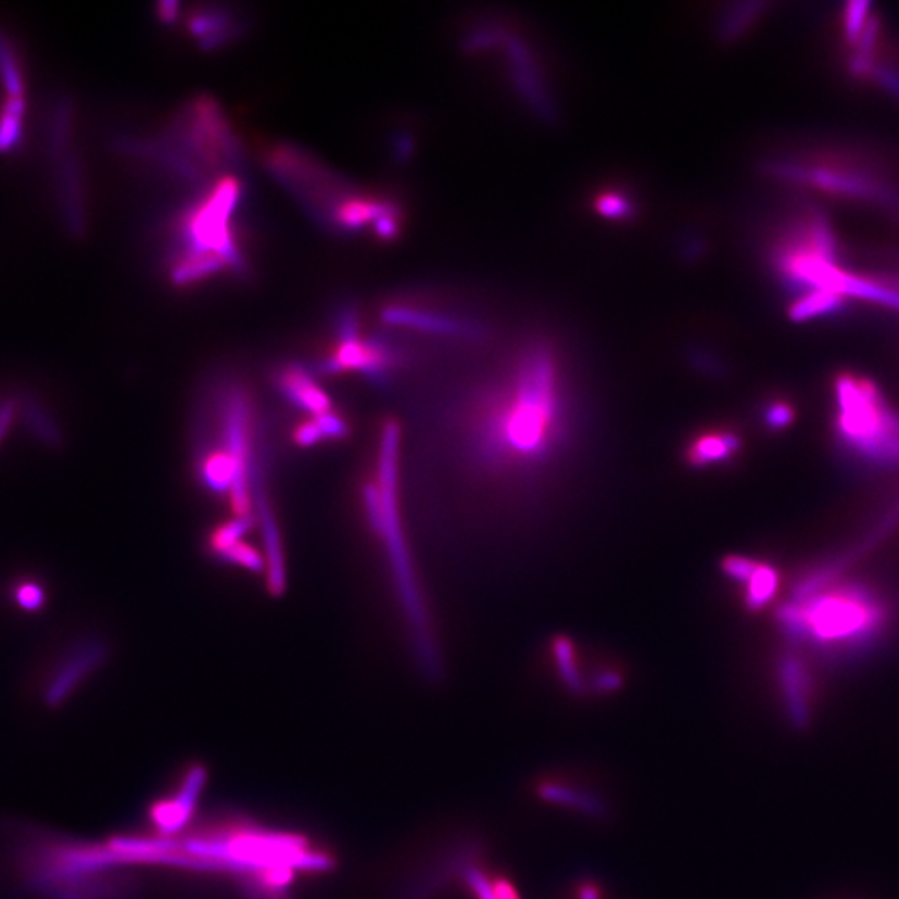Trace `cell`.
Here are the masks:
<instances>
[{"label": "cell", "instance_id": "24", "mask_svg": "<svg viewBox=\"0 0 899 899\" xmlns=\"http://www.w3.org/2000/svg\"><path fill=\"white\" fill-rule=\"evenodd\" d=\"M778 623L782 626L783 633L792 642H808L807 617H805V610L801 605L796 604V602H788V604L782 605V608L778 610Z\"/></svg>", "mask_w": 899, "mask_h": 899}, {"label": "cell", "instance_id": "14", "mask_svg": "<svg viewBox=\"0 0 899 899\" xmlns=\"http://www.w3.org/2000/svg\"><path fill=\"white\" fill-rule=\"evenodd\" d=\"M275 385L289 404L305 414L318 417L332 410L330 396L317 385L314 373L304 365L296 362L283 365L275 373Z\"/></svg>", "mask_w": 899, "mask_h": 899}, {"label": "cell", "instance_id": "29", "mask_svg": "<svg viewBox=\"0 0 899 899\" xmlns=\"http://www.w3.org/2000/svg\"><path fill=\"white\" fill-rule=\"evenodd\" d=\"M14 598L24 610L34 611L42 607L46 593L37 583L24 582L15 586Z\"/></svg>", "mask_w": 899, "mask_h": 899}, {"label": "cell", "instance_id": "9", "mask_svg": "<svg viewBox=\"0 0 899 899\" xmlns=\"http://www.w3.org/2000/svg\"><path fill=\"white\" fill-rule=\"evenodd\" d=\"M768 170L780 179L795 183H808L824 192L849 199L878 202L899 218V189L868 174L863 168L849 165H803L796 162H776Z\"/></svg>", "mask_w": 899, "mask_h": 899}, {"label": "cell", "instance_id": "33", "mask_svg": "<svg viewBox=\"0 0 899 899\" xmlns=\"http://www.w3.org/2000/svg\"><path fill=\"white\" fill-rule=\"evenodd\" d=\"M180 9L182 5L179 2H161L155 8V15H157L159 21H161L162 25H167V27H172V25L179 24L180 17Z\"/></svg>", "mask_w": 899, "mask_h": 899}, {"label": "cell", "instance_id": "8", "mask_svg": "<svg viewBox=\"0 0 899 899\" xmlns=\"http://www.w3.org/2000/svg\"><path fill=\"white\" fill-rule=\"evenodd\" d=\"M335 345L317 362L321 375L357 371L371 385L387 387L390 375L402 362L400 350L382 335L362 337V318L354 302H342L332 314Z\"/></svg>", "mask_w": 899, "mask_h": 899}, {"label": "cell", "instance_id": "16", "mask_svg": "<svg viewBox=\"0 0 899 899\" xmlns=\"http://www.w3.org/2000/svg\"><path fill=\"white\" fill-rule=\"evenodd\" d=\"M742 450V440L732 432L708 433L699 436L686 450V461L692 467L704 468L723 464Z\"/></svg>", "mask_w": 899, "mask_h": 899}, {"label": "cell", "instance_id": "20", "mask_svg": "<svg viewBox=\"0 0 899 899\" xmlns=\"http://www.w3.org/2000/svg\"><path fill=\"white\" fill-rule=\"evenodd\" d=\"M552 651H554L557 671L565 688L574 693V695L585 692V682H583L582 674H580L577 657H574L573 643L570 642V638L557 636L552 643Z\"/></svg>", "mask_w": 899, "mask_h": 899}, {"label": "cell", "instance_id": "25", "mask_svg": "<svg viewBox=\"0 0 899 899\" xmlns=\"http://www.w3.org/2000/svg\"><path fill=\"white\" fill-rule=\"evenodd\" d=\"M873 8L868 0H854L845 5V14H843V30H845V39L851 46H857L866 27L868 14Z\"/></svg>", "mask_w": 899, "mask_h": 899}, {"label": "cell", "instance_id": "34", "mask_svg": "<svg viewBox=\"0 0 899 899\" xmlns=\"http://www.w3.org/2000/svg\"><path fill=\"white\" fill-rule=\"evenodd\" d=\"M763 8V4H746L745 12H736L735 18H733L732 24L729 27H724L726 30V36L735 37L739 30L743 29V25L745 22L751 21V18L757 15V9Z\"/></svg>", "mask_w": 899, "mask_h": 899}, {"label": "cell", "instance_id": "11", "mask_svg": "<svg viewBox=\"0 0 899 899\" xmlns=\"http://www.w3.org/2000/svg\"><path fill=\"white\" fill-rule=\"evenodd\" d=\"M186 27L202 52H215L242 39L250 27L249 17L230 5H197L187 14Z\"/></svg>", "mask_w": 899, "mask_h": 899}, {"label": "cell", "instance_id": "17", "mask_svg": "<svg viewBox=\"0 0 899 899\" xmlns=\"http://www.w3.org/2000/svg\"><path fill=\"white\" fill-rule=\"evenodd\" d=\"M838 293L843 296L870 300V302L899 311V290L883 286L878 280L863 279L860 275L849 274V271H843Z\"/></svg>", "mask_w": 899, "mask_h": 899}, {"label": "cell", "instance_id": "4", "mask_svg": "<svg viewBox=\"0 0 899 899\" xmlns=\"http://www.w3.org/2000/svg\"><path fill=\"white\" fill-rule=\"evenodd\" d=\"M398 452L400 427L395 420L383 423L379 448V485L383 502L382 536L385 542L387 557L392 567L396 595L410 626L411 643L417 655L418 664L430 679L440 673V655L435 640L430 632L429 618L425 610L423 598L418 588L417 577L411 567L410 554L405 542L398 508Z\"/></svg>", "mask_w": 899, "mask_h": 899}, {"label": "cell", "instance_id": "13", "mask_svg": "<svg viewBox=\"0 0 899 899\" xmlns=\"http://www.w3.org/2000/svg\"><path fill=\"white\" fill-rule=\"evenodd\" d=\"M109 657V646L102 640L92 638L74 646L71 654L61 661L52 674L49 685L43 689L46 704L50 707L62 704L84 679L104 663Z\"/></svg>", "mask_w": 899, "mask_h": 899}, {"label": "cell", "instance_id": "3", "mask_svg": "<svg viewBox=\"0 0 899 899\" xmlns=\"http://www.w3.org/2000/svg\"><path fill=\"white\" fill-rule=\"evenodd\" d=\"M477 450L490 465H539L565 439V414L554 360L545 350L527 355L515 387L477 429Z\"/></svg>", "mask_w": 899, "mask_h": 899}, {"label": "cell", "instance_id": "7", "mask_svg": "<svg viewBox=\"0 0 899 899\" xmlns=\"http://www.w3.org/2000/svg\"><path fill=\"white\" fill-rule=\"evenodd\" d=\"M808 623V642L821 646L863 648L886 621L885 605L873 590L851 583L818 593L801 605Z\"/></svg>", "mask_w": 899, "mask_h": 899}, {"label": "cell", "instance_id": "1", "mask_svg": "<svg viewBox=\"0 0 899 899\" xmlns=\"http://www.w3.org/2000/svg\"><path fill=\"white\" fill-rule=\"evenodd\" d=\"M243 193L242 175H224L195 190V197L168 220L162 258L174 289H193L221 275L239 280L252 277L254 267L236 220Z\"/></svg>", "mask_w": 899, "mask_h": 899}, {"label": "cell", "instance_id": "31", "mask_svg": "<svg viewBox=\"0 0 899 899\" xmlns=\"http://www.w3.org/2000/svg\"><path fill=\"white\" fill-rule=\"evenodd\" d=\"M879 86L885 87L888 92L895 93L899 99V71L898 68L889 67V65L874 64L873 74H871Z\"/></svg>", "mask_w": 899, "mask_h": 899}, {"label": "cell", "instance_id": "2", "mask_svg": "<svg viewBox=\"0 0 899 899\" xmlns=\"http://www.w3.org/2000/svg\"><path fill=\"white\" fill-rule=\"evenodd\" d=\"M118 147L195 190L245 170L242 140L212 93L186 100L154 137H125Z\"/></svg>", "mask_w": 899, "mask_h": 899}, {"label": "cell", "instance_id": "15", "mask_svg": "<svg viewBox=\"0 0 899 899\" xmlns=\"http://www.w3.org/2000/svg\"><path fill=\"white\" fill-rule=\"evenodd\" d=\"M204 768L193 767L183 778L180 792L174 798L154 808V821L165 833L177 832L192 814L197 798L204 788Z\"/></svg>", "mask_w": 899, "mask_h": 899}, {"label": "cell", "instance_id": "26", "mask_svg": "<svg viewBox=\"0 0 899 899\" xmlns=\"http://www.w3.org/2000/svg\"><path fill=\"white\" fill-rule=\"evenodd\" d=\"M362 496H364V507L365 514H367L368 524L380 536L383 527V502L379 485L377 483H367L364 486Z\"/></svg>", "mask_w": 899, "mask_h": 899}, {"label": "cell", "instance_id": "22", "mask_svg": "<svg viewBox=\"0 0 899 899\" xmlns=\"http://www.w3.org/2000/svg\"><path fill=\"white\" fill-rule=\"evenodd\" d=\"M255 523H257L255 515H245V517L233 518V520H229L227 523L218 527V529L215 530L214 535L211 536V542H208L212 554H220L224 549L230 548V546L242 542L243 536H245L250 530L254 529Z\"/></svg>", "mask_w": 899, "mask_h": 899}, {"label": "cell", "instance_id": "19", "mask_svg": "<svg viewBox=\"0 0 899 899\" xmlns=\"http://www.w3.org/2000/svg\"><path fill=\"white\" fill-rule=\"evenodd\" d=\"M780 586L778 571L770 565H761L746 583L745 604L751 611L761 610L774 598Z\"/></svg>", "mask_w": 899, "mask_h": 899}, {"label": "cell", "instance_id": "30", "mask_svg": "<svg viewBox=\"0 0 899 899\" xmlns=\"http://www.w3.org/2000/svg\"><path fill=\"white\" fill-rule=\"evenodd\" d=\"M793 418H795V415H793L792 407H789V405L782 404V402H778V404H771L770 407L764 410V423H767L768 429L771 430L786 429V427L792 425Z\"/></svg>", "mask_w": 899, "mask_h": 899}, {"label": "cell", "instance_id": "12", "mask_svg": "<svg viewBox=\"0 0 899 899\" xmlns=\"http://www.w3.org/2000/svg\"><path fill=\"white\" fill-rule=\"evenodd\" d=\"M536 796L546 803L574 811L590 820H605L608 803L588 782L571 774L554 773L542 776L536 783Z\"/></svg>", "mask_w": 899, "mask_h": 899}, {"label": "cell", "instance_id": "21", "mask_svg": "<svg viewBox=\"0 0 899 899\" xmlns=\"http://www.w3.org/2000/svg\"><path fill=\"white\" fill-rule=\"evenodd\" d=\"M780 673L789 707L795 711L803 710L808 685L803 663L795 655H786L780 663Z\"/></svg>", "mask_w": 899, "mask_h": 899}, {"label": "cell", "instance_id": "10", "mask_svg": "<svg viewBox=\"0 0 899 899\" xmlns=\"http://www.w3.org/2000/svg\"><path fill=\"white\" fill-rule=\"evenodd\" d=\"M265 470H267L265 452L262 446H257L250 461V495H252L255 520L261 527L262 542H264L267 588L271 596H282L287 588L286 557H283L279 524L275 520L274 507L268 498Z\"/></svg>", "mask_w": 899, "mask_h": 899}, {"label": "cell", "instance_id": "32", "mask_svg": "<svg viewBox=\"0 0 899 899\" xmlns=\"http://www.w3.org/2000/svg\"><path fill=\"white\" fill-rule=\"evenodd\" d=\"M293 440H295L296 445L308 448V446L324 442L325 439L321 435L320 429H318L317 421L312 420L307 421V423L300 425L299 429L293 433Z\"/></svg>", "mask_w": 899, "mask_h": 899}, {"label": "cell", "instance_id": "27", "mask_svg": "<svg viewBox=\"0 0 899 899\" xmlns=\"http://www.w3.org/2000/svg\"><path fill=\"white\" fill-rule=\"evenodd\" d=\"M758 567H760L758 561L751 560V558L736 557V555L735 557L723 558V561H721V570H723V573L729 579L735 580L738 583H745V585L751 580Z\"/></svg>", "mask_w": 899, "mask_h": 899}, {"label": "cell", "instance_id": "18", "mask_svg": "<svg viewBox=\"0 0 899 899\" xmlns=\"http://www.w3.org/2000/svg\"><path fill=\"white\" fill-rule=\"evenodd\" d=\"M845 307V296L830 290H813L799 296L789 307L793 321H807L823 315L835 314Z\"/></svg>", "mask_w": 899, "mask_h": 899}, {"label": "cell", "instance_id": "6", "mask_svg": "<svg viewBox=\"0 0 899 899\" xmlns=\"http://www.w3.org/2000/svg\"><path fill=\"white\" fill-rule=\"evenodd\" d=\"M838 433L858 457L878 467L899 464V415L889 410L868 380L841 375L836 380Z\"/></svg>", "mask_w": 899, "mask_h": 899}, {"label": "cell", "instance_id": "28", "mask_svg": "<svg viewBox=\"0 0 899 899\" xmlns=\"http://www.w3.org/2000/svg\"><path fill=\"white\" fill-rule=\"evenodd\" d=\"M317 421L318 429L325 440H342L349 435V423L340 417L335 411H327V414L318 415L314 418Z\"/></svg>", "mask_w": 899, "mask_h": 899}, {"label": "cell", "instance_id": "23", "mask_svg": "<svg viewBox=\"0 0 899 899\" xmlns=\"http://www.w3.org/2000/svg\"><path fill=\"white\" fill-rule=\"evenodd\" d=\"M221 564L236 565V567L245 568L252 573H264L267 571V564H265L264 555L255 549L252 545L240 542L230 548L224 549L220 554L215 555Z\"/></svg>", "mask_w": 899, "mask_h": 899}, {"label": "cell", "instance_id": "35", "mask_svg": "<svg viewBox=\"0 0 899 899\" xmlns=\"http://www.w3.org/2000/svg\"><path fill=\"white\" fill-rule=\"evenodd\" d=\"M574 899H607L602 886L596 885L595 882L582 879L579 886L574 888Z\"/></svg>", "mask_w": 899, "mask_h": 899}, {"label": "cell", "instance_id": "5", "mask_svg": "<svg viewBox=\"0 0 899 899\" xmlns=\"http://www.w3.org/2000/svg\"><path fill=\"white\" fill-rule=\"evenodd\" d=\"M261 162L317 227L335 236L340 212L362 187L333 170L312 150L289 140L262 147Z\"/></svg>", "mask_w": 899, "mask_h": 899}]
</instances>
